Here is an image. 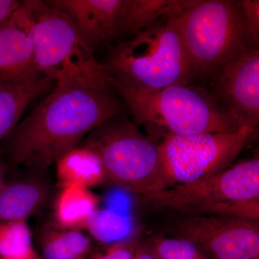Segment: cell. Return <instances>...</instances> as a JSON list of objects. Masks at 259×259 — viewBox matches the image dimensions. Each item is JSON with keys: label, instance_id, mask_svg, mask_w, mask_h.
<instances>
[{"label": "cell", "instance_id": "cb8c5ba5", "mask_svg": "<svg viewBox=\"0 0 259 259\" xmlns=\"http://www.w3.org/2000/svg\"><path fill=\"white\" fill-rule=\"evenodd\" d=\"M22 1L0 0V28L10 23Z\"/></svg>", "mask_w": 259, "mask_h": 259}, {"label": "cell", "instance_id": "44dd1931", "mask_svg": "<svg viewBox=\"0 0 259 259\" xmlns=\"http://www.w3.org/2000/svg\"><path fill=\"white\" fill-rule=\"evenodd\" d=\"M151 242L155 259H209L195 243L182 237H157Z\"/></svg>", "mask_w": 259, "mask_h": 259}, {"label": "cell", "instance_id": "7c38bea8", "mask_svg": "<svg viewBox=\"0 0 259 259\" xmlns=\"http://www.w3.org/2000/svg\"><path fill=\"white\" fill-rule=\"evenodd\" d=\"M42 77L30 39L10 20L0 28V81L23 83Z\"/></svg>", "mask_w": 259, "mask_h": 259}, {"label": "cell", "instance_id": "484cf974", "mask_svg": "<svg viewBox=\"0 0 259 259\" xmlns=\"http://www.w3.org/2000/svg\"><path fill=\"white\" fill-rule=\"evenodd\" d=\"M9 163L7 161L6 158L3 156V153L0 151V190L4 185L5 176H6L7 170Z\"/></svg>", "mask_w": 259, "mask_h": 259}, {"label": "cell", "instance_id": "603a6c76", "mask_svg": "<svg viewBox=\"0 0 259 259\" xmlns=\"http://www.w3.org/2000/svg\"><path fill=\"white\" fill-rule=\"evenodd\" d=\"M139 245L136 238L110 245L104 251L96 253L90 259H132Z\"/></svg>", "mask_w": 259, "mask_h": 259}, {"label": "cell", "instance_id": "30bf717a", "mask_svg": "<svg viewBox=\"0 0 259 259\" xmlns=\"http://www.w3.org/2000/svg\"><path fill=\"white\" fill-rule=\"evenodd\" d=\"M209 90L241 127L259 123V50L247 51L223 66L209 79Z\"/></svg>", "mask_w": 259, "mask_h": 259}, {"label": "cell", "instance_id": "e0dca14e", "mask_svg": "<svg viewBox=\"0 0 259 259\" xmlns=\"http://www.w3.org/2000/svg\"><path fill=\"white\" fill-rule=\"evenodd\" d=\"M99 202V197L90 189L63 188L56 199L54 209L56 224L61 229H83L92 214L98 209Z\"/></svg>", "mask_w": 259, "mask_h": 259}, {"label": "cell", "instance_id": "6da1fadb", "mask_svg": "<svg viewBox=\"0 0 259 259\" xmlns=\"http://www.w3.org/2000/svg\"><path fill=\"white\" fill-rule=\"evenodd\" d=\"M54 79L44 101L2 141L0 151L10 164L47 169L93 130L125 110L87 45L66 61Z\"/></svg>", "mask_w": 259, "mask_h": 259}, {"label": "cell", "instance_id": "277c9868", "mask_svg": "<svg viewBox=\"0 0 259 259\" xmlns=\"http://www.w3.org/2000/svg\"><path fill=\"white\" fill-rule=\"evenodd\" d=\"M177 23L197 79H210L225 65L253 49L238 0H190Z\"/></svg>", "mask_w": 259, "mask_h": 259}, {"label": "cell", "instance_id": "d6986e66", "mask_svg": "<svg viewBox=\"0 0 259 259\" xmlns=\"http://www.w3.org/2000/svg\"><path fill=\"white\" fill-rule=\"evenodd\" d=\"M91 248L90 239L77 230H48L41 238L44 259H86Z\"/></svg>", "mask_w": 259, "mask_h": 259}, {"label": "cell", "instance_id": "ac0fdd59", "mask_svg": "<svg viewBox=\"0 0 259 259\" xmlns=\"http://www.w3.org/2000/svg\"><path fill=\"white\" fill-rule=\"evenodd\" d=\"M85 228L97 241L112 245L135 239L136 223L130 216L112 209H97Z\"/></svg>", "mask_w": 259, "mask_h": 259}, {"label": "cell", "instance_id": "9c48e42d", "mask_svg": "<svg viewBox=\"0 0 259 259\" xmlns=\"http://www.w3.org/2000/svg\"><path fill=\"white\" fill-rule=\"evenodd\" d=\"M172 223L176 236L195 243L209 259L259 258V221L182 214Z\"/></svg>", "mask_w": 259, "mask_h": 259}, {"label": "cell", "instance_id": "4fadbf2b", "mask_svg": "<svg viewBox=\"0 0 259 259\" xmlns=\"http://www.w3.org/2000/svg\"><path fill=\"white\" fill-rule=\"evenodd\" d=\"M48 187L35 178L5 182L0 190V221H25L45 204Z\"/></svg>", "mask_w": 259, "mask_h": 259}, {"label": "cell", "instance_id": "7402d4cb", "mask_svg": "<svg viewBox=\"0 0 259 259\" xmlns=\"http://www.w3.org/2000/svg\"><path fill=\"white\" fill-rule=\"evenodd\" d=\"M245 30L250 45L253 49L259 46V1L258 0H242Z\"/></svg>", "mask_w": 259, "mask_h": 259}, {"label": "cell", "instance_id": "9a60e30c", "mask_svg": "<svg viewBox=\"0 0 259 259\" xmlns=\"http://www.w3.org/2000/svg\"><path fill=\"white\" fill-rule=\"evenodd\" d=\"M54 84L55 79L47 76L28 83L0 81V141L18 125L32 101L40 95L49 93Z\"/></svg>", "mask_w": 259, "mask_h": 259}, {"label": "cell", "instance_id": "d4e9b609", "mask_svg": "<svg viewBox=\"0 0 259 259\" xmlns=\"http://www.w3.org/2000/svg\"><path fill=\"white\" fill-rule=\"evenodd\" d=\"M132 259H155L151 242L138 245Z\"/></svg>", "mask_w": 259, "mask_h": 259}, {"label": "cell", "instance_id": "7a4b0ae2", "mask_svg": "<svg viewBox=\"0 0 259 259\" xmlns=\"http://www.w3.org/2000/svg\"><path fill=\"white\" fill-rule=\"evenodd\" d=\"M109 77L135 122L156 142L168 134H234L241 127L203 87L190 83L146 90Z\"/></svg>", "mask_w": 259, "mask_h": 259}, {"label": "cell", "instance_id": "52a82bcc", "mask_svg": "<svg viewBox=\"0 0 259 259\" xmlns=\"http://www.w3.org/2000/svg\"><path fill=\"white\" fill-rule=\"evenodd\" d=\"M256 133L257 129L243 126L234 134L163 136L158 147L165 189L202 180L229 168Z\"/></svg>", "mask_w": 259, "mask_h": 259}, {"label": "cell", "instance_id": "ffe728a7", "mask_svg": "<svg viewBox=\"0 0 259 259\" xmlns=\"http://www.w3.org/2000/svg\"><path fill=\"white\" fill-rule=\"evenodd\" d=\"M0 258L37 259L25 221H0Z\"/></svg>", "mask_w": 259, "mask_h": 259}, {"label": "cell", "instance_id": "8fae6325", "mask_svg": "<svg viewBox=\"0 0 259 259\" xmlns=\"http://www.w3.org/2000/svg\"><path fill=\"white\" fill-rule=\"evenodd\" d=\"M69 15L92 51L115 37L122 0H50Z\"/></svg>", "mask_w": 259, "mask_h": 259}, {"label": "cell", "instance_id": "3957f363", "mask_svg": "<svg viewBox=\"0 0 259 259\" xmlns=\"http://www.w3.org/2000/svg\"><path fill=\"white\" fill-rule=\"evenodd\" d=\"M177 15L161 19L119 42L101 62L107 74L127 86L146 90L193 83L197 79L182 42Z\"/></svg>", "mask_w": 259, "mask_h": 259}, {"label": "cell", "instance_id": "8992f818", "mask_svg": "<svg viewBox=\"0 0 259 259\" xmlns=\"http://www.w3.org/2000/svg\"><path fill=\"white\" fill-rule=\"evenodd\" d=\"M79 145L97 153L106 179L122 190L141 196L164 190L158 143L122 115L93 130Z\"/></svg>", "mask_w": 259, "mask_h": 259}, {"label": "cell", "instance_id": "2e32d148", "mask_svg": "<svg viewBox=\"0 0 259 259\" xmlns=\"http://www.w3.org/2000/svg\"><path fill=\"white\" fill-rule=\"evenodd\" d=\"M55 163L58 184L61 189L69 187L90 189L100 185L106 179L97 153L81 145L64 153Z\"/></svg>", "mask_w": 259, "mask_h": 259}, {"label": "cell", "instance_id": "5b68a950", "mask_svg": "<svg viewBox=\"0 0 259 259\" xmlns=\"http://www.w3.org/2000/svg\"><path fill=\"white\" fill-rule=\"evenodd\" d=\"M141 197L153 209L181 214L259 221V159L240 162L212 176Z\"/></svg>", "mask_w": 259, "mask_h": 259}, {"label": "cell", "instance_id": "5bb4252c", "mask_svg": "<svg viewBox=\"0 0 259 259\" xmlns=\"http://www.w3.org/2000/svg\"><path fill=\"white\" fill-rule=\"evenodd\" d=\"M190 0H122L115 37L133 35L168 17L180 14Z\"/></svg>", "mask_w": 259, "mask_h": 259}, {"label": "cell", "instance_id": "ba28073f", "mask_svg": "<svg viewBox=\"0 0 259 259\" xmlns=\"http://www.w3.org/2000/svg\"><path fill=\"white\" fill-rule=\"evenodd\" d=\"M11 22L28 35L44 76L54 79L66 61L87 45L69 15L47 1H22Z\"/></svg>", "mask_w": 259, "mask_h": 259}, {"label": "cell", "instance_id": "4316f807", "mask_svg": "<svg viewBox=\"0 0 259 259\" xmlns=\"http://www.w3.org/2000/svg\"><path fill=\"white\" fill-rule=\"evenodd\" d=\"M258 259H259V258H258Z\"/></svg>", "mask_w": 259, "mask_h": 259}]
</instances>
